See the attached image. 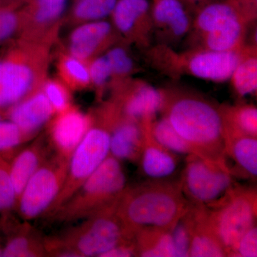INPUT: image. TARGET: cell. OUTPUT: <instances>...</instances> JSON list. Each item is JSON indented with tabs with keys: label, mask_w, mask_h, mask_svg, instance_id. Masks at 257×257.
I'll use <instances>...</instances> for the list:
<instances>
[{
	"label": "cell",
	"mask_w": 257,
	"mask_h": 257,
	"mask_svg": "<svg viewBox=\"0 0 257 257\" xmlns=\"http://www.w3.org/2000/svg\"><path fill=\"white\" fill-rule=\"evenodd\" d=\"M181 184L182 192L197 204H212L233 189L227 166L197 155H189Z\"/></svg>",
	"instance_id": "9"
},
{
	"label": "cell",
	"mask_w": 257,
	"mask_h": 257,
	"mask_svg": "<svg viewBox=\"0 0 257 257\" xmlns=\"http://www.w3.org/2000/svg\"><path fill=\"white\" fill-rule=\"evenodd\" d=\"M138 256L175 257L172 229H147L135 235Z\"/></svg>",
	"instance_id": "22"
},
{
	"label": "cell",
	"mask_w": 257,
	"mask_h": 257,
	"mask_svg": "<svg viewBox=\"0 0 257 257\" xmlns=\"http://www.w3.org/2000/svg\"><path fill=\"white\" fill-rule=\"evenodd\" d=\"M32 139L10 120L0 119V154L13 155L19 146Z\"/></svg>",
	"instance_id": "33"
},
{
	"label": "cell",
	"mask_w": 257,
	"mask_h": 257,
	"mask_svg": "<svg viewBox=\"0 0 257 257\" xmlns=\"http://www.w3.org/2000/svg\"><path fill=\"white\" fill-rule=\"evenodd\" d=\"M207 209L211 229L223 245L227 256L246 231L254 226L256 218V192L234 189Z\"/></svg>",
	"instance_id": "7"
},
{
	"label": "cell",
	"mask_w": 257,
	"mask_h": 257,
	"mask_svg": "<svg viewBox=\"0 0 257 257\" xmlns=\"http://www.w3.org/2000/svg\"><path fill=\"white\" fill-rule=\"evenodd\" d=\"M193 1H199V0H193Z\"/></svg>",
	"instance_id": "43"
},
{
	"label": "cell",
	"mask_w": 257,
	"mask_h": 257,
	"mask_svg": "<svg viewBox=\"0 0 257 257\" xmlns=\"http://www.w3.org/2000/svg\"><path fill=\"white\" fill-rule=\"evenodd\" d=\"M150 130L155 141L169 151L194 155L188 144L177 133L167 117L157 121L152 127L150 125Z\"/></svg>",
	"instance_id": "28"
},
{
	"label": "cell",
	"mask_w": 257,
	"mask_h": 257,
	"mask_svg": "<svg viewBox=\"0 0 257 257\" xmlns=\"http://www.w3.org/2000/svg\"><path fill=\"white\" fill-rule=\"evenodd\" d=\"M30 0H0V10H16L23 8Z\"/></svg>",
	"instance_id": "41"
},
{
	"label": "cell",
	"mask_w": 257,
	"mask_h": 257,
	"mask_svg": "<svg viewBox=\"0 0 257 257\" xmlns=\"http://www.w3.org/2000/svg\"><path fill=\"white\" fill-rule=\"evenodd\" d=\"M117 0H77L69 15L74 25L99 21L112 13Z\"/></svg>",
	"instance_id": "27"
},
{
	"label": "cell",
	"mask_w": 257,
	"mask_h": 257,
	"mask_svg": "<svg viewBox=\"0 0 257 257\" xmlns=\"http://www.w3.org/2000/svg\"><path fill=\"white\" fill-rule=\"evenodd\" d=\"M3 247L2 246L1 243H0V256H3Z\"/></svg>",
	"instance_id": "42"
},
{
	"label": "cell",
	"mask_w": 257,
	"mask_h": 257,
	"mask_svg": "<svg viewBox=\"0 0 257 257\" xmlns=\"http://www.w3.org/2000/svg\"><path fill=\"white\" fill-rule=\"evenodd\" d=\"M126 187L120 161L109 154L80 188L47 219L71 223L87 219L116 207Z\"/></svg>",
	"instance_id": "4"
},
{
	"label": "cell",
	"mask_w": 257,
	"mask_h": 257,
	"mask_svg": "<svg viewBox=\"0 0 257 257\" xmlns=\"http://www.w3.org/2000/svg\"><path fill=\"white\" fill-rule=\"evenodd\" d=\"M144 138L143 126L121 116L111 131L109 154L119 161L138 160L143 152Z\"/></svg>",
	"instance_id": "17"
},
{
	"label": "cell",
	"mask_w": 257,
	"mask_h": 257,
	"mask_svg": "<svg viewBox=\"0 0 257 257\" xmlns=\"http://www.w3.org/2000/svg\"><path fill=\"white\" fill-rule=\"evenodd\" d=\"M57 68L59 79L70 90H83L92 85L89 62L76 58L66 51L59 53Z\"/></svg>",
	"instance_id": "23"
},
{
	"label": "cell",
	"mask_w": 257,
	"mask_h": 257,
	"mask_svg": "<svg viewBox=\"0 0 257 257\" xmlns=\"http://www.w3.org/2000/svg\"><path fill=\"white\" fill-rule=\"evenodd\" d=\"M106 56L110 64L111 77L115 79L123 78L133 71V60L123 47H114Z\"/></svg>",
	"instance_id": "37"
},
{
	"label": "cell",
	"mask_w": 257,
	"mask_h": 257,
	"mask_svg": "<svg viewBox=\"0 0 257 257\" xmlns=\"http://www.w3.org/2000/svg\"><path fill=\"white\" fill-rule=\"evenodd\" d=\"M225 152L248 177L257 176V140L225 124Z\"/></svg>",
	"instance_id": "20"
},
{
	"label": "cell",
	"mask_w": 257,
	"mask_h": 257,
	"mask_svg": "<svg viewBox=\"0 0 257 257\" xmlns=\"http://www.w3.org/2000/svg\"><path fill=\"white\" fill-rule=\"evenodd\" d=\"M114 36L111 24L106 21L79 25L69 35L66 52L89 62L110 45Z\"/></svg>",
	"instance_id": "12"
},
{
	"label": "cell",
	"mask_w": 257,
	"mask_h": 257,
	"mask_svg": "<svg viewBox=\"0 0 257 257\" xmlns=\"http://www.w3.org/2000/svg\"><path fill=\"white\" fill-rule=\"evenodd\" d=\"M42 89L50 101L55 114L72 106L70 89L60 79H46Z\"/></svg>",
	"instance_id": "35"
},
{
	"label": "cell",
	"mask_w": 257,
	"mask_h": 257,
	"mask_svg": "<svg viewBox=\"0 0 257 257\" xmlns=\"http://www.w3.org/2000/svg\"><path fill=\"white\" fill-rule=\"evenodd\" d=\"M229 256H257V229L252 226L241 236Z\"/></svg>",
	"instance_id": "39"
},
{
	"label": "cell",
	"mask_w": 257,
	"mask_h": 257,
	"mask_svg": "<svg viewBox=\"0 0 257 257\" xmlns=\"http://www.w3.org/2000/svg\"><path fill=\"white\" fill-rule=\"evenodd\" d=\"M239 18L237 12L231 5L214 3L201 12L197 18V26L207 33L230 20Z\"/></svg>",
	"instance_id": "29"
},
{
	"label": "cell",
	"mask_w": 257,
	"mask_h": 257,
	"mask_svg": "<svg viewBox=\"0 0 257 257\" xmlns=\"http://www.w3.org/2000/svg\"><path fill=\"white\" fill-rule=\"evenodd\" d=\"M233 84L240 95L251 94L257 88V60L256 57L241 59L232 76Z\"/></svg>",
	"instance_id": "31"
},
{
	"label": "cell",
	"mask_w": 257,
	"mask_h": 257,
	"mask_svg": "<svg viewBox=\"0 0 257 257\" xmlns=\"http://www.w3.org/2000/svg\"><path fill=\"white\" fill-rule=\"evenodd\" d=\"M167 119L194 155L227 166L224 118L214 106L197 98H181L170 106Z\"/></svg>",
	"instance_id": "2"
},
{
	"label": "cell",
	"mask_w": 257,
	"mask_h": 257,
	"mask_svg": "<svg viewBox=\"0 0 257 257\" xmlns=\"http://www.w3.org/2000/svg\"><path fill=\"white\" fill-rule=\"evenodd\" d=\"M69 160L52 154L28 181L17 202L24 221L44 216L63 187Z\"/></svg>",
	"instance_id": "8"
},
{
	"label": "cell",
	"mask_w": 257,
	"mask_h": 257,
	"mask_svg": "<svg viewBox=\"0 0 257 257\" xmlns=\"http://www.w3.org/2000/svg\"><path fill=\"white\" fill-rule=\"evenodd\" d=\"M22 8L16 10H0V45L11 43L20 36L23 30Z\"/></svg>",
	"instance_id": "34"
},
{
	"label": "cell",
	"mask_w": 257,
	"mask_h": 257,
	"mask_svg": "<svg viewBox=\"0 0 257 257\" xmlns=\"http://www.w3.org/2000/svg\"><path fill=\"white\" fill-rule=\"evenodd\" d=\"M241 59L235 50H209L194 55L189 61V69L199 78L221 82L231 77Z\"/></svg>",
	"instance_id": "16"
},
{
	"label": "cell",
	"mask_w": 257,
	"mask_h": 257,
	"mask_svg": "<svg viewBox=\"0 0 257 257\" xmlns=\"http://www.w3.org/2000/svg\"><path fill=\"white\" fill-rule=\"evenodd\" d=\"M115 104L124 117L147 122V119H151L163 106L164 97L155 88L143 85L120 96Z\"/></svg>",
	"instance_id": "18"
},
{
	"label": "cell",
	"mask_w": 257,
	"mask_h": 257,
	"mask_svg": "<svg viewBox=\"0 0 257 257\" xmlns=\"http://www.w3.org/2000/svg\"><path fill=\"white\" fill-rule=\"evenodd\" d=\"M148 9L147 0H119L112 12L115 27L128 36Z\"/></svg>",
	"instance_id": "26"
},
{
	"label": "cell",
	"mask_w": 257,
	"mask_h": 257,
	"mask_svg": "<svg viewBox=\"0 0 257 257\" xmlns=\"http://www.w3.org/2000/svg\"><path fill=\"white\" fill-rule=\"evenodd\" d=\"M13 233L3 247L4 257L47 256L45 238L25 221L23 224L15 225Z\"/></svg>",
	"instance_id": "21"
},
{
	"label": "cell",
	"mask_w": 257,
	"mask_h": 257,
	"mask_svg": "<svg viewBox=\"0 0 257 257\" xmlns=\"http://www.w3.org/2000/svg\"><path fill=\"white\" fill-rule=\"evenodd\" d=\"M225 124L236 131L256 138V108L253 106H242L231 109Z\"/></svg>",
	"instance_id": "32"
},
{
	"label": "cell",
	"mask_w": 257,
	"mask_h": 257,
	"mask_svg": "<svg viewBox=\"0 0 257 257\" xmlns=\"http://www.w3.org/2000/svg\"><path fill=\"white\" fill-rule=\"evenodd\" d=\"M154 18L159 25L170 28L176 36H182L188 30L189 18L179 0H157Z\"/></svg>",
	"instance_id": "24"
},
{
	"label": "cell",
	"mask_w": 257,
	"mask_h": 257,
	"mask_svg": "<svg viewBox=\"0 0 257 257\" xmlns=\"http://www.w3.org/2000/svg\"><path fill=\"white\" fill-rule=\"evenodd\" d=\"M116 206L87 218L60 236L45 237L47 256L101 257L119 243L132 240L116 216Z\"/></svg>",
	"instance_id": "5"
},
{
	"label": "cell",
	"mask_w": 257,
	"mask_h": 257,
	"mask_svg": "<svg viewBox=\"0 0 257 257\" xmlns=\"http://www.w3.org/2000/svg\"><path fill=\"white\" fill-rule=\"evenodd\" d=\"M89 69L91 83L98 92H100L111 77V66L106 56L95 57L89 61Z\"/></svg>",
	"instance_id": "38"
},
{
	"label": "cell",
	"mask_w": 257,
	"mask_h": 257,
	"mask_svg": "<svg viewBox=\"0 0 257 257\" xmlns=\"http://www.w3.org/2000/svg\"><path fill=\"white\" fill-rule=\"evenodd\" d=\"M138 256L135 239L126 240L106 251L101 257H130Z\"/></svg>",
	"instance_id": "40"
},
{
	"label": "cell",
	"mask_w": 257,
	"mask_h": 257,
	"mask_svg": "<svg viewBox=\"0 0 257 257\" xmlns=\"http://www.w3.org/2000/svg\"><path fill=\"white\" fill-rule=\"evenodd\" d=\"M55 114L50 101L40 89L5 109L4 115L7 119L35 139L40 128L49 122Z\"/></svg>",
	"instance_id": "13"
},
{
	"label": "cell",
	"mask_w": 257,
	"mask_h": 257,
	"mask_svg": "<svg viewBox=\"0 0 257 257\" xmlns=\"http://www.w3.org/2000/svg\"><path fill=\"white\" fill-rule=\"evenodd\" d=\"M188 214L190 221L189 256H227L226 249L211 229L207 209L200 204L195 207L189 206Z\"/></svg>",
	"instance_id": "15"
},
{
	"label": "cell",
	"mask_w": 257,
	"mask_h": 257,
	"mask_svg": "<svg viewBox=\"0 0 257 257\" xmlns=\"http://www.w3.org/2000/svg\"><path fill=\"white\" fill-rule=\"evenodd\" d=\"M67 0H30L22 8L23 26L17 40L52 47L63 23Z\"/></svg>",
	"instance_id": "10"
},
{
	"label": "cell",
	"mask_w": 257,
	"mask_h": 257,
	"mask_svg": "<svg viewBox=\"0 0 257 257\" xmlns=\"http://www.w3.org/2000/svg\"><path fill=\"white\" fill-rule=\"evenodd\" d=\"M92 117V126L69 160L68 172L62 190L44 214L47 219L70 199L109 156L111 131L117 121V115L106 106Z\"/></svg>",
	"instance_id": "6"
},
{
	"label": "cell",
	"mask_w": 257,
	"mask_h": 257,
	"mask_svg": "<svg viewBox=\"0 0 257 257\" xmlns=\"http://www.w3.org/2000/svg\"><path fill=\"white\" fill-rule=\"evenodd\" d=\"M13 155L0 154V214L8 218L16 209L17 197L11 173L9 158Z\"/></svg>",
	"instance_id": "30"
},
{
	"label": "cell",
	"mask_w": 257,
	"mask_h": 257,
	"mask_svg": "<svg viewBox=\"0 0 257 257\" xmlns=\"http://www.w3.org/2000/svg\"><path fill=\"white\" fill-rule=\"evenodd\" d=\"M50 48L16 40L0 55V111L42 89Z\"/></svg>",
	"instance_id": "3"
},
{
	"label": "cell",
	"mask_w": 257,
	"mask_h": 257,
	"mask_svg": "<svg viewBox=\"0 0 257 257\" xmlns=\"http://www.w3.org/2000/svg\"><path fill=\"white\" fill-rule=\"evenodd\" d=\"M189 206L180 184L157 180L126 187L117 203L116 214L126 236L135 239L142 230L173 229Z\"/></svg>",
	"instance_id": "1"
},
{
	"label": "cell",
	"mask_w": 257,
	"mask_h": 257,
	"mask_svg": "<svg viewBox=\"0 0 257 257\" xmlns=\"http://www.w3.org/2000/svg\"><path fill=\"white\" fill-rule=\"evenodd\" d=\"M175 257L189 256L190 243V221L188 210L177 221L172 229Z\"/></svg>",
	"instance_id": "36"
},
{
	"label": "cell",
	"mask_w": 257,
	"mask_h": 257,
	"mask_svg": "<svg viewBox=\"0 0 257 257\" xmlns=\"http://www.w3.org/2000/svg\"><path fill=\"white\" fill-rule=\"evenodd\" d=\"M52 151L46 135L42 134L37 136L29 146L13 156L10 162V173L17 202L28 181L52 155Z\"/></svg>",
	"instance_id": "14"
},
{
	"label": "cell",
	"mask_w": 257,
	"mask_h": 257,
	"mask_svg": "<svg viewBox=\"0 0 257 257\" xmlns=\"http://www.w3.org/2000/svg\"><path fill=\"white\" fill-rule=\"evenodd\" d=\"M144 146L142 166L145 175L155 179L165 178L174 173L177 161L173 154L155 141L150 133V125L143 124Z\"/></svg>",
	"instance_id": "19"
},
{
	"label": "cell",
	"mask_w": 257,
	"mask_h": 257,
	"mask_svg": "<svg viewBox=\"0 0 257 257\" xmlns=\"http://www.w3.org/2000/svg\"><path fill=\"white\" fill-rule=\"evenodd\" d=\"M243 23L239 18L232 19L207 32L206 44L210 50L234 51L241 41Z\"/></svg>",
	"instance_id": "25"
},
{
	"label": "cell",
	"mask_w": 257,
	"mask_h": 257,
	"mask_svg": "<svg viewBox=\"0 0 257 257\" xmlns=\"http://www.w3.org/2000/svg\"><path fill=\"white\" fill-rule=\"evenodd\" d=\"M92 121V115L84 114L72 105L57 113L49 121L46 135L54 153L70 160Z\"/></svg>",
	"instance_id": "11"
}]
</instances>
